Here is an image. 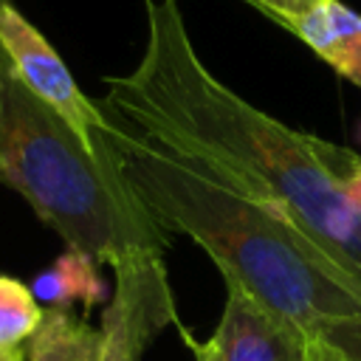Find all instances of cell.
I'll return each instance as SVG.
<instances>
[{"mask_svg": "<svg viewBox=\"0 0 361 361\" xmlns=\"http://www.w3.org/2000/svg\"><path fill=\"white\" fill-rule=\"evenodd\" d=\"M305 3H307V6H313V3H322V0H305Z\"/></svg>", "mask_w": 361, "mask_h": 361, "instance_id": "cell-17", "label": "cell"}, {"mask_svg": "<svg viewBox=\"0 0 361 361\" xmlns=\"http://www.w3.org/2000/svg\"><path fill=\"white\" fill-rule=\"evenodd\" d=\"M0 361H25V355H17V353H3V350H0Z\"/></svg>", "mask_w": 361, "mask_h": 361, "instance_id": "cell-16", "label": "cell"}, {"mask_svg": "<svg viewBox=\"0 0 361 361\" xmlns=\"http://www.w3.org/2000/svg\"><path fill=\"white\" fill-rule=\"evenodd\" d=\"M113 296L102 313L99 361H141L149 341L175 327L178 310L164 254H138L113 265Z\"/></svg>", "mask_w": 361, "mask_h": 361, "instance_id": "cell-5", "label": "cell"}, {"mask_svg": "<svg viewBox=\"0 0 361 361\" xmlns=\"http://www.w3.org/2000/svg\"><path fill=\"white\" fill-rule=\"evenodd\" d=\"M313 333L344 353L347 361H361V310L341 319H322Z\"/></svg>", "mask_w": 361, "mask_h": 361, "instance_id": "cell-11", "label": "cell"}, {"mask_svg": "<svg viewBox=\"0 0 361 361\" xmlns=\"http://www.w3.org/2000/svg\"><path fill=\"white\" fill-rule=\"evenodd\" d=\"M248 6H254L259 14H265L268 20H274L276 25L282 28H290V23L305 11L310 8L305 0H245Z\"/></svg>", "mask_w": 361, "mask_h": 361, "instance_id": "cell-12", "label": "cell"}, {"mask_svg": "<svg viewBox=\"0 0 361 361\" xmlns=\"http://www.w3.org/2000/svg\"><path fill=\"white\" fill-rule=\"evenodd\" d=\"M175 327H178V336L183 338V344H186V347L192 350V358H195V361H223L212 338H206V341H200V338H195V336L189 333V327H183L180 322H178Z\"/></svg>", "mask_w": 361, "mask_h": 361, "instance_id": "cell-14", "label": "cell"}, {"mask_svg": "<svg viewBox=\"0 0 361 361\" xmlns=\"http://www.w3.org/2000/svg\"><path fill=\"white\" fill-rule=\"evenodd\" d=\"M307 361H347L344 353H338L333 344H327L324 338L313 336L310 338V350H307Z\"/></svg>", "mask_w": 361, "mask_h": 361, "instance_id": "cell-15", "label": "cell"}, {"mask_svg": "<svg viewBox=\"0 0 361 361\" xmlns=\"http://www.w3.org/2000/svg\"><path fill=\"white\" fill-rule=\"evenodd\" d=\"M0 183L51 226L65 248L96 265L164 254L169 234L133 195L116 164L96 158L76 133L28 93L0 51Z\"/></svg>", "mask_w": 361, "mask_h": 361, "instance_id": "cell-3", "label": "cell"}, {"mask_svg": "<svg viewBox=\"0 0 361 361\" xmlns=\"http://www.w3.org/2000/svg\"><path fill=\"white\" fill-rule=\"evenodd\" d=\"M31 293L39 305L71 310V305L82 302L85 307H93L104 299V282L99 276V265L85 257L82 251L65 248L51 268H45L34 285Z\"/></svg>", "mask_w": 361, "mask_h": 361, "instance_id": "cell-9", "label": "cell"}, {"mask_svg": "<svg viewBox=\"0 0 361 361\" xmlns=\"http://www.w3.org/2000/svg\"><path fill=\"white\" fill-rule=\"evenodd\" d=\"M45 307L37 302L31 288L14 276L0 274V350L25 355L31 336L42 322Z\"/></svg>", "mask_w": 361, "mask_h": 361, "instance_id": "cell-10", "label": "cell"}, {"mask_svg": "<svg viewBox=\"0 0 361 361\" xmlns=\"http://www.w3.org/2000/svg\"><path fill=\"white\" fill-rule=\"evenodd\" d=\"M102 330L73 310L45 307L37 333L25 347V361H99Z\"/></svg>", "mask_w": 361, "mask_h": 361, "instance_id": "cell-8", "label": "cell"}, {"mask_svg": "<svg viewBox=\"0 0 361 361\" xmlns=\"http://www.w3.org/2000/svg\"><path fill=\"white\" fill-rule=\"evenodd\" d=\"M138 65L104 76L102 110L220 183L282 209L361 282V214L333 178L341 147L299 133L226 87L197 56L180 0H141Z\"/></svg>", "mask_w": 361, "mask_h": 361, "instance_id": "cell-1", "label": "cell"}, {"mask_svg": "<svg viewBox=\"0 0 361 361\" xmlns=\"http://www.w3.org/2000/svg\"><path fill=\"white\" fill-rule=\"evenodd\" d=\"M113 161L166 231L195 240L226 282L313 333L322 319L361 310V282L316 245L282 209L259 203L166 149L133 135L107 116Z\"/></svg>", "mask_w": 361, "mask_h": 361, "instance_id": "cell-2", "label": "cell"}, {"mask_svg": "<svg viewBox=\"0 0 361 361\" xmlns=\"http://www.w3.org/2000/svg\"><path fill=\"white\" fill-rule=\"evenodd\" d=\"M319 59L361 90V14L341 0H322L305 8L290 28Z\"/></svg>", "mask_w": 361, "mask_h": 361, "instance_id": "cell-7", "label": "cell"}, {"mask_svg": "<svg viewBox=\"0 0 361 361\" xmlns=\"http://www.w3.org/2000/svg\"><path fill=\"white\" fill-rule=\"evenodd\" d=\"M0 51L28 93L54 110L96 158L116 164L107 147L104 110L79 90L56 48L8 0H0Z\"/></svg>", "mask_w": 361, "mask_h": 361, "instance_id": "cell-4", "label": "cell"}, {"mask_svg": "<svg viewBox=\"0 0 361 361\" xmlns=\"http://www.w3.org/2000/svg\"><path fill=\"white\" fill-rule=\"evenodd\" d=\"M313 336L259 305L237 282H226L223 316L212 333L223 361H307Z\"/></svg>", "mask_w": 361, "mask_h": 361, "instance_id": "cell-6", "label": "cell"}, {"mask_svg": "<svg viewBox=\"0 0 361 361\" xmlns=\"http://www.w3.org/2000/svg\"><path fill=\"white\" fill-rule=\"evenodd\" d=\"M338 189L344 192L347 203L361 214V155L353 152L350 164H347L344 172L338 175Z\"/></svg>", "mask_w": 361, "mask_h": 361, "instance_id": "cell-13", "label": "cell"}]
</instances>
